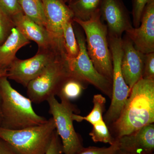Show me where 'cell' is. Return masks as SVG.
Wrapping results in <instances>:
<instances>
[{"label":"cell","instance_id":"2","mask_svg":"<svg viewBox=\"0 0 154 154\" xmlns=\"http://www.w3.org/2000/svg\"><path fill=\"white\" fill-rule=\"evenodd\" d=\"M0 127L6 129H22L48 121L35 112L31 100L13 88L7 76L0 79Z\"/></svg>","mask_w":154,"mask_h":154},{"label":"cell","instance_id":"12","mask_svg":"<svg viewBox=\"0 0 154 154\" xmlns=\"http://www.w3.org/2000/svg\"><path fill=\"white\" fill-rule=\"evenodd\" d=\"M122 40V73L131 91L135 84L142 79L145 54L135 48L132 41L126 35Z\"/></svg>","mask_w":154,"mask_h":154},{"label":"cell","instance_id":"29","mask_svg":"<svg viewBox=\"0 0 154 154\" xmlns=\"http://www.w3.org/2000/svg\"><path fill=\"white\" fill-rule=\"evenodd\" d=\"M0 154H18L5 141L0 139Z\"/></svg>","mask_w":154,"mask_h":154},{"label":"cell","instance_id":"16","mask_svg":"<svg viewBox=\"0 0 154 154\" xmlns=\"http://www.w3.org/2000/svg\"><path fill=\"white\" fill-rule=\"evenodd\" d=\"M30 43V40L14 27L5 41L0 45V67L7 69L17 58V51Z\"/></svg>","mask_w":154,"mask_h":154},{"label":"cell","instance_id":"27","mask_svg":"<svg viewBox=\"0 0 154 154\" xmlns=\"http://www.w3.org/2000/svg\"><path fill=\"white\" fill-rule=\"evenodd\" d=\"M142 79L154 80V52L145 54Z\"/></svg>","mask_w":154,"mask_h":154},{"label":"cell","instance_id":"6","mask_svg":"<svg viewBox=\"0 0 154 154\" xmlns=\"http://www.w3.org/2000/svg\"><path fill=\"white\" fill-rule=\"evenodd\" d=\"M66 54H61L48 65L43 72L26 87L28 98L32 103L39 104L56 96L63 82L70 76Z\"/></svg>","mask_w":154,"mask_h":154},{"label":"cell","instance_id":"20","mask_svg":"<svg viewBox=\"0 0 154 154\" xmlns=\"http://www.w3.org/2000/svg\"><path fill=\"white\" fill-rule=\"evenodd\" d=\"M73 19H70L64 23L63 26V37L64 46L68 60L74 59L79 53V46L75 35Z\"/></svg>","mask_w":154,"mask_h":154},{"label":"cell","instance_id":"17","mask_svg":"<svg viewBox=\"0 0 154 154\" xmlns=\"http://www.w3.org/2000/svg\"><path fill=\"white\" fill-rule=\"evenodd\" d=\"M88 83L72 76H69L64 80L60 86L56 96L61 99L71 102L82 96L87 88Z\"/></svg>","mask_w":154,"mask_h":154},{"label":"cell","instance_id":"25","mask_svg":"<svg viewBox=\"0 0 154 154\" xmlns=\"http://www.w3.org/2000/svg\"><path fill=\"white\" fill-rule=\"evenodd\" d=\"M0 8L11 19L23 13L19 0H0Z\"/></svg>","mask_w":154,"mask_h":154},{"label":"cell","instance_id":"30","mask_svg":"<svg viewBox=\"0 0 154 154\" xmlns=\"http://www.w3.org/2000/svg\"><path fill=\"white\" fill-rule=\"evenodd\" d=\"M7 69L3 68L0 67V79L2 77L7 76ZM1 121H2V116H1V107H0V125H1Z\"/></svg>","mask_w":154,"mask_h":154},{"label":"cell","instance_id":"31","mask_svg":"<svg viewBox=\"0 0 154 154\" xmlns=\"http://www.w3.org/2000/svg\"><path fill=\"white\" fill-rule=\"evenodd\" d=\"M116 154H131L130 153H129L127 152H125V151H123L119 149L117 152L116 153Z\"/></svg>","mask_w":154,"mask_h":154},{"label":"cell","instance_id":"26","mask_svg":"<svg viewBox=\"0 0 154 154\" xmlns=\"http://www.w3.org/2000/svg\"><path fill=\"white\" fill-rule=\"evenodd\" d=\"M149 1L133 0L132 14L134 28H138L140 26L144 9Z\"/></svg>","mask_w":154,"mask_h":154},{"label":"cell","instance_id":"7","mask_svg":"<svg viewBox=\"0 0 154 154\" xmlns=\"http://www.w3.org/2000/svg\"><path fill=\"white\" fill-rule=\"evenodd\" d=\"M108 38L113 63L112 94L110 107L103 119L108 127L120 116L131 91L125 83L122 73L121 63L123 52L122 38L108 35Z\"/></svg>","mask_w":154,"mask_h":154},{"label":"cell","instance_id":"32","mask_svg":"<svg viewBox=\"0 0 154 154\" xmlns=\"http://www.w3.org/2000/svg\"><path fill=\"white\" fill-rule=\"evenodd\" d=\"M64 2H65L66 3H68L70 0H64Z\"/></svg>","mask_w":154,"mask_h":154},{"label":"cell","instance_id":"4","mask_svg":"<svg viewBox=\"0 0 154 154\" xmlns=\"http://www.w3.org/2000/svg\"><path fill=\"white\" fill-rule=\"evenodd\" d=\"M56 130L51 117L44 124L23 129L10 130L0 127V139L18 154H45Z\"/></svg>","mask_w":154,"mask_h":154},{"label":"cell","instance_id":"10","mask_svg":"<svg viewBox=\"0 0 154 154\" xmlns=\"http://www.w3.org/2000/svg\"><path fill=\"white\" fill-rule=\"evenodd\" d=\"M100 14L106 22L108 35L122 38L124 32L133 28L129 12L122 0H102Z\"/></svg>","mask_w":154,"mask_h":154},{"label":"cell","instance_id":"22","mask_svg":"<svg viewBox=\"0 0 154 154\" xmlns=\"http://www.w3.org/2000/svg\"><path fill=\"white\" fill-rule=\"evenodd\" d=\"M93 125V129L89 134L95 143L102 142L112 145L115 142L109 128L104 120L97 122Z\"/></svg>","mask_w":154,"mask_h":154},{"label":"cell","instance_id":"28","mask_svg":"<svg viewBox=\"0 0 154 154\" xmlns=\"http://www.w3.org/2000/svg\"><path fill=\"white\" fill-rule=\"evenodd\" d=\"M45 154H64L61 141L56 130L54 133L49 147Z\"/></svg>","mask_w":154,"mask_h":154},{"label":"cell","instance_id":"15","mask_svg":"<svg viewBox=\"0 0 154 154\" xmlns=\"http://www.w3.org/2000/svg\"><path fill=\"white\" fill-rule=\"evenodd\" d=\"M116 140L121 150L131 154H154V123Z\"/></svg>","mask_w":154,"mask_h":154},{"label":"cell","instance_id":"23","mask_svg":"<svg viewBox=\"0 0 154 154\" xmlns=\"http://www.w3.org/2000/svg\"><path fill=\"white\" fill-rule=\"evenodd\" d=\"M14 27L12 19L0 8V45L5 41Z\"/></svg>","mask_w":154,"mask_h":154},{"label":"cell","instance_id":"8","mask_svg":"<svg viewBox=\"0 0 154 154\" xmlns=\"http://www.w3.org/2000/svg\"><path fill=\"white\" fill-rule=\"evenodd\" d=\"M61 54L66 55L65 50L61 48H38L37 53L33 57L25 60L17 58L7 69V78L26 88L31 81L41 74L51 63Z\"/></svg>","mask_w":154,"mask_h":154},{"label":"cell","instance_id":"18","mask_svg":"<svg viewBox=\"0 0 154 154\" xmlns=\"http://www.w3.org/2000/svg\"><path fill=\"white\" fill-rule=\"evenodd\" d=\"M102 0H70L68 6L73 19L88 21L96 12L100 11Z\"/></svg>","mask_w":154,"mask_h":154},{"label":"cell","instance_id":"24","mask_svg":"<svg viewBox=\"0 0 154 154\" xmlns=\"http://www.w3.org/2000/svg\"><path fill=\"white\" fill-rule=\"evenodd\" d=\"M119 149L118 141L116 140L114 143L108 147L90 146L85 148L84 147L76 154H116Z\"/></svg>","mask_w":154,"mask_h":154},{"label":"cell","instance_id":"11","mask_svg":"<svg viewBox=\"0 0 154 154\" xmlns=\"http://www.w3.org/2000/svg\"><path fill=\"white\" fill-rule=\"evenodd\" d=\"M125 33L138 50L144 54L154 52V0L145 7L140 26Z\"/></svg>","mask_w":154,"mask_h":154},{"label":"cell","instance_id":"3","mask_svg":"<svg viewBox=\"0 0 154 154\" xmlns=\"http://www.w3.org/2000/svg\"><path fill=\"white\" fill-rule=\"evenodd\" d=\"M82 28L87 52L97 72L112 82L113 63L109 47L107 25L102 22L100 11L88 21L73 19Z\"/></svg>","mask_w":154,"mask_h":154},{"label":"cell","instance_id":"21","mask_svg":"<svg viewBox=\"0 0 154 154\" xmlns=\"http://www.w3.org/2000/svg\"><path fill=\"white\" fill-rule=\"evenodd\" d=\"M106 99L101 94L94 95L93 98L94 107L92 111L88 116H81L78 114L74 113L72 115L73 121L81 122L84 120L89 122L92 125L103 120V114L105 109Z\"/></svg>","mask_w":154,"mask_h":154},{"label":"cell","instance_id":"19","mask_svg":"<svg viewBox=\"0 0 154 154\" xmlns=\"http://www.w3.org/2000/svg\"><path fill=\"white\" fill-rule=\"evenodd\" d=\"M19 3L24 15L46 28V21L42 0H19Z\"/></svg>","mask_w":154,"mask_h":154},{"label":"cell","instance_id":"5","mask_svg":"<svg viewBox=\"0 0 154 154\" xmlns=\"http://www.w3.org/2000/svg\"><path fill=\"white\" fill-rule=\"evenodd\" d=\"M59 102L53 96L48 99L49 113L52 116L56 130L60 137L64 154H76L84 147L82 140L75 130L72 115L79 111L71 102L61 99Z\"/></svg>","mask_w":154,"mask_h":154},{"label":"cell","instance_id":"1","mask_svg":"<svg viewBox=\"0 0 154 154\" xmlns=\"http://www.w3.org/2000/svg\"><path fill=\"white\" fill-rule=\"evenodd\" d=\"M154 122V80L136 83L118 119L108 127L117 139Z\"/></svg>","mask_w":154,"mask_h":154},{"label":"cell","instance_id":"13","mask_svg":"<svg viewBox=\"0 0 154 154\" xmlns=\"http://www.w3.org/2000/svg\"><path fill=\"white\" fill-rule=\"evenodd\" d=\"M46 28L53 38L64 45L63 26L64 23L74 17L67 3L64 0H42Z\"/></svg>","mask_w":154,"mask_h":154},{"label":"cell","instance_id":"14","mask_svg":"<svg viewBox=\"0 0 154 154\" xmlns=\"http://www.w3.org/2000/svg\"><path fill=\"white\" fill-rule=\"evenodd\" d=\"M14 26L29 40L35 42L38 48L60 47L64 48V45L56 41L45 27L38 25L23 13L12 19Z\"/></svg>","mask_w":154,"mask_h":154},{"label":"cell","instance_id":"9","mask_svg":"<svg viewBox=\"0 0 154 154\" xmlns=\"http://www.w3.org/2000/svg\"><path fill=\"white\" fill-rule=\"evenodd\" d=\"M74 31L79 53L75 58L67 60L70 75L95 86L111 99L112 82L99 74L94 67L87 52L85 37L82 31L77 28H75Z\"/></svg>","mask_w":154,"mask_h":154}]
</instances>
